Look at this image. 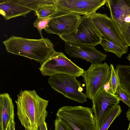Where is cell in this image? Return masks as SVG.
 <instances>
[{"instance_id": "obj_28", "label": "cell", "mask_w": 130, "mask_h": 130, "mask_svg": "<svg viewBox=\"0 0 130 130\" xmlns=\"http://www.w3.org/2000/svg\"><path fill=\"white\" fill-rule=\"evenodd\" d=\"M126 114L128 120L130 121V108L128 109Z\"/></svg>"}, {"instance_id": "obj_32", "label": "cell", "mask_w": 130, "mask_h": 130, "mask_svg": "<svg viewBox=\"0 0 130 130\" xmlns=\"http://www.w3.org/2000/svg\"><path fill=\"white\" fill-rule=\"evenodd\" d=\"M30 129L31 130H37L33 128H31Z\"/></svg>"}, {"instance_id": "obj_2", "label": "cell", "mask_w": 130, "mask_h": 130, "mask_svg": "<svg viewBox=\"0 0 130 130\" xmlns=\"http://www.w3.org/2000/svg\"><path fill=\"white\" fill-rule=\"evenodd\" d=\"M3 43L8 53L26 57L42 64L55 51L53 43L48 38L32 39L12 35Z\"/></svg>"}, {"instance_id": "obj_13", "label": "cell", "mask_w": 130, "mask_h": 130, "mask_svg": "<svg viewBox=\"0 0 130 130\" xmlns=\"http://www.w3.org/2000/svg\"><path fill=\"white\" fill-rule=\"evenodd\" d=\"M105 4L121 34L125 26L130 23V0H106Z\"/></svg>"}, {"instance_id": "obj_18", "label": "cell", "mask_w": 130, "mask_h": 130, "mask_svg": "<svg viewBox=\"0 0 130 130\" xmlns=\"http://www.w3.org/2000/svg\"><path fill=\"white\" fill-rule=\"evenodd\" d=\"M57 0H10L12 2L25 6L36 12L42 7L55 4Z\"/></svg>"}, {"instance_id": "obj_19", "label": "cell", "mask_w": 130, "mask_h": 130, "mask_svg": "<svg viewBox=\"0 0 130 130\" xmlns=\"http://www.w3.org/2000/svg\"><path fill=\"white\" fill-rule=\"evenodd\" d=\"M121 112V107L118 104L109 111L104 115L101 126L99 130H107L113 121Z\"/></svg>"}, {"instance_id": "obj_27", "label": "cell", "mask_w": 130, "mask_h": 130, "mask_svg": "<svg viewBox=\"0 0 130 130\" xmlns=\"http://www.w3.org/2000/svg\"><path fill=\"white\" fill-rule=\"evenodd\" d=\"M38 130H48L47 124L45 122L42 123Z\"/></svg>"}, {"instance_id": "obj_26", "label": "cell", "mask_w": 130, "mask_h": 130, "mask_svg": "<svg viewBox=\"0 0 130 130\" xmlns=\"http://www.w3.org/2000/svg\"><path fill=\"white\" fill-rule=\"evenodd\" d=\"M15 124L14 120L11 121L8 125L7 130H15Z\"/></svg>"}, {"instance_id": "obj_1", "label": "cell", "mask_w": 130, "mask_h": 130, "mask_svg": "<svg viewBox=\"0 0 130 130\" xmlns=\"http://www.w3.org/2000/svg\"><path fill=\"white\" fill-rule=\"evenodd\" d=\"M15 102L18 117L25 128L38 130L45 122L48 101L40 97L35 90H21Z\"/></svg>"}, {"instance_id": "obj_7", "label": "cell", "mask_w": 130, "mask_h": 130, "mask_svg": "<svg viewBox=\"0 0 130 130\" xmlns=\"http://www.w3.org/2000/svg\"><path fill=\"white\" fill-rule=\"evenodd\" d=\"M111 74L110 67L106 62L91 63L81 75L86 85L87 98L92 101L98 92L108 83Z\"/></svg>"}, {"instance_id": "obj_16", "label": "cell", "mask_w": 130, "mask_h": 130, "mask_svg": "<svg viewBox=\"0 0 130 130\" xmlns=\"http://www.w3.org/2000/svg\"><path fill=\"white\" fill-rule=\"evenodd\" d=\"M100 44L106 52L112 53L119 58L128 51V49L124 48L117 42L108 37L102 38Z\"/></svg>"}, {"instance_id": "obj_3", "label": "cell", "mask_w": 130, "mask_h": 130, "mask_svg": "<svg viewBox=\"0 0 130 130\" xmlns=\"http://www.w3.org/2000/svg\"><path fill=\"white\" fill-rule=\"evenodd\" d=\"M57 118L72 130H98L91 109L81 106H65L59 108Z\"/></svg>"}, {"instance_id": "obj_6", "label": "cell", "mask_w": 130, "mask_h": 130, "mask_svg": "<svg viewBox=\"0 0 130 130\" xmlns=\"http://www.w3.org/2000/svg\"><path fill=\"white\" fill-rule=\"evenodd\" d=\"M48 82L55 90L68 99L83 103L87 101L86 93L80 82L76 77L67 74H59L50 77Z\"/></svg>"}, {"instance_id": "obj_8", "label": "cell", "mask_w": 130, "mask_h": 130, "mask_svg": "<svg viewBox=\"0 0 130 130\" xmlns=\"http://www.w3.org/2000/svg\"><path fill=\"white\" fill-rule=\"evenodd\" d=\"M121 100L109 90L108 83L96 94L92 101L91 108L98 130L101 128L104 115L118 105Z\"/></svg>"}, {"instance_id": "obj_4", "label": "cell", "mask_w": 130, "mask_h": 130, "mask_svg": "<svg viewBox=\"0 0 130 130\" xmlns=\"http://www.w3.org/2000/svg\"><path fill=\"white\" fill-rule=\"evenodd\" d=\"M65 42L95 46L100 44L102 36L94 27L90 15H84L72 31L59 36Z\"/></svg>"}, {"instance_id": "obj_30", "label": "cell", "mask_w": 130, "mask_h": 130, "mask_svg": "<svg viewBox=\"0 0 130 130\" xmlns=\"http://www.w3.org/2000/svg\"><path fill=\"white\" fill-rule=\"evenodd\" d=\"M127 130H130V122H129L128 127Z\"/></svg>"}, {"instance_id": "obj_14", "label": "cell", "mask_w": 130, "mask_h": 130, "mask_svg": "<svg viewBox=\"0 0 130 130\" xmlns=\"http://www.w3.org/2000/svg\"><path fill=\"white\" fill-rule=\"evenodd\" d=\"M14 106L8 94H0V130H7L11 121L14 120Z\"/></svg>"}, {"instance_id": "obj_21", "label": "cell", "mask_w": 130, "mask_h": 130, "mask_svg": "<svg viewBox=\"0 0 130 130\" xmlns=\"http://www.w3.org/2000/svg\"><path fill=\"white\" fill-rule=\"evenodd\" d=\"M111 74L108 83L109 90L113 93L115 94L119 86L120 85L119 77L116 69L113 64L110 65Z\"/></svg>"}, {"instance_id": "obj_25", "label": "cell", "mask_w": 130, "mask_h": 130, "mask_svg": "<svg viewBox=\"0 0 130 130\" xmlns=\"http://www.w3.org/2000/svg\"><path fill=\"white\" fill-rule=\"evenodd\" d=\"M54 125L55 130H65L59 119L57 118L55 120Z\"/></svg>"}, {"instance_id": "obj_5", "label": "cell", "mask_w": 130, "mask_h": 130, "mask_svg": "<svg viewBox=\"0 0 130 130\" xmlns=\"http://www.w3.org/2000/svg\"><path fill=\"white\" fill-rule=\"evenodd\" d=\"M42 75L51 76L67 74L76 77L81 76L84 70L68 59L62 52L55 50L39 68Z\"/></svg>"}, {"instance_id": "obj_17", "label": "cell", "mask_w": 130, "mask_h": 130, "mask_svg": "<svg viewBox=\"0 0 130 130\" xmlns=\"http://www.w3.org/2000/svg\"><path fill=\"white\" fill-rule=\"evenodd\" d=\"M120 86L130 96V65L118 64L116 69Z\"/></svg>"}, {"instance_id": "obj_22", "label": "cell", "mask_w": 130, "mask_h": 130, "mask_svg": "<svg viewBox=\"0 0 130 130\" xmlns=\"http://www.w3.org/2000/svg\"><path fill=\"white\" fill-rule=\"evenodd\" d=\"M58 10L56 4L48 5L39 8L35 12V15L39 18L43 19L52 15Z\"/></svg>"}, {"instance_id": "obj_10", "label": "cell", "mask_w": 130, "mask_h": 130, "mask_svg": "<svg viewBox=\"0 0 130 130\" xmlns=\"http://www.w3.org/2000/svg\"><path fill=\"white\" fill-rule=\"evenodd\" d=\"M106 0H57L59 10L80 15H90L104 5Z\"/></svg>"}, {"instance_id": "obj_9", "label": "cell", "mask_w": 130, "mask_h": 130, "mask_svg": "<svg viewBox=\"0 0 130 130\" xmlns=\"http://www.w3.org/2000/svg\"><path fill=\"white\" fill-rule=\"evenodd\" d=\"M93 25L103 38H109L124 48L128 49L117 27L112 19L106 14L94 12L90 15Z\"/></svg>"}, {"instance_id": "obj_23", "label": "cell", "mask_w": 130, "mask_h": 130, "mask_svg": "<svg viewBox=\"0 0 130 130\" xmlns=\"http://www.w3.org/2000/svg\"><path fill=\"white\" fill-rule=\"evenodd\" d=\"M115 94L121 100L130 108V96L120 85L118 87Z\"/></svg>"}, {"instance_id": "obj_24", "label": "cell", "mask_w": 130, "mask_h": 130, "mask_svg": "<svg viewBox=\"0 0 130 130\" xmlns=\"http://www.w3.org/2000/svg\"><path fill=\"white\" fill-rule=\"evenodd\" d=\"M122 38L127 46H130V23L127 24L121 33Z\"/></svg>"}, {"instance_id": "obj_29", "label": "cell", "mask_w": 130, "mask_h": 130, "mask_svg": "<svg viewBox=\"0 0 130 130\" xmlns=\"http://www.w3.org/2000/svg\"><path fill=\"white\" fill-rule=\"evenodd\" d=\"M127 59L130 62V53L128 54L127 57Z\"/></svg>"}, {"instance_id": "obj_31", "label": "cell", "mask_w": 130, "mask_h": 130, "mask_svg": "<svg viewBox=\"0 0 130 130\" xmlns=\"http://www.w3.org/2000/svg\"><path fill=\"white\" fill-rule=\"evenodd\" d=\"M25 130H31L30 128H25Z\"/></svg>"}, {"instance_id": "obj_11", "label": "cell", "mask_w": 130, "mask_h": 130, "mask_svg": "<svg viewBox=\"0 0 130 130\" xmlns=\"http://www.w3.org/2000/svg\"><path fill=\"white\" fill-rule=\"evenodd\" d=\"M60 11L59 15L52 20L44 29L47 33L59 36L70 32L76 27L82 17L78 14Z\"/></svg>"}, {"instance_id": "obj_20", "label": "cell", "mask_w": 130, "mask_h": 130, "mask_svg": "<svg viewBox=\"0 0 130 130\" xmlns=\"http://www.w3.org/2000/svg\"><path fill=\"white\" fill-rule=\"evenodd\" d=\"M60 11L59 10L55 13L45 18L41 19L38 17L33 23L34 27L37 28L39 31L41 38H43L42 30L46 27L50 21L57 16L59 14Z\"/></svg>"}, {"instance_id": "obj_15", "label": "cell", "mask_w": 130, "mask_h": 130, "mask_svg": "<svg viewBox=\"0 0 130 130\" xmlns=\"http://www.w3.org/2000/svg\"><path fill=\"white\" fill-rule=\"evenodd\" d=\"M31 11L28 8L12 2L10 0H0V13L6 20L20 16L25 17Z\"/></svg>"}, {"instance_id": "obj_12", "label": "cell", "mask_w": 130, "mask_h": 130, "mask_svg": "<svg viewBox=\"0 0 130 130\" xmlns=\"http://www.w3.org/2000/svg\"><path fill=\"white\" fill-rule=\"evenodd\" d=\"M64 48L65 52L70 57L84 59L91 63H101L107 57L106 54L97 50L93 46L65 42Z\"/></svg>"}]
</instances>
